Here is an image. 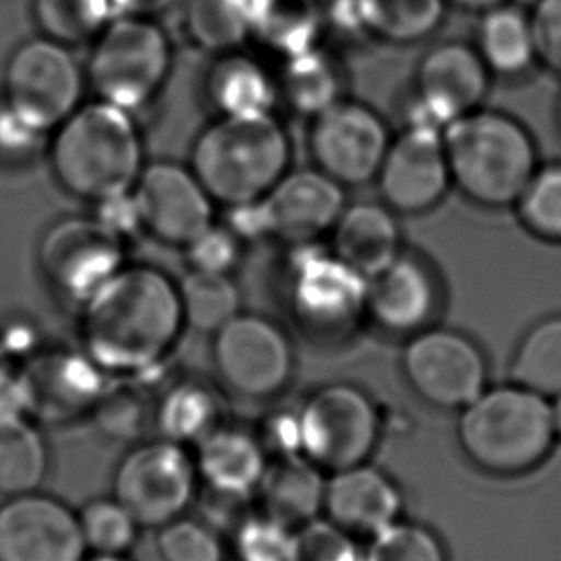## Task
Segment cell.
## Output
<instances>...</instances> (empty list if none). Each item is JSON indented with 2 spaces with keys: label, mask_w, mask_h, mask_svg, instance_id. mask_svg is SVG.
<instances>
[{
  "label": "cell",
  "mask_w": 561,
  "mask_h": 561,
  "mask_svg": "<svg viewBox=\"0 0 561 561\" xmlns=\"http://www.w3.org/2000/svg\"><path fill=\"white\" fill-rule=\"evenodd\" d=\"M50 165L70 195L89 203L129 195L142 172V150L127 110L102 101L76 110L56 127Z\"/></svg>",
  "instance_id": "2"
},
{
  "label": "cell",
  "mask_w": 561,
  "mask_h": 561,
  "mask_svg": "<svg viewBox=\"0 0 561 561\" xmlns=\"http://www.w3.org/2000/svg\"><path fill=\"white\" fill-rule=\"evenodd\" d=\"M196 463L178 443L139 446L116 471V500L139 525L164 527L180 517L195 494Z\"/></svg>",
  "instance_id": "10"
},
{
  "label": "cell",
  "mask_w": 561,
  "mask_h": 561,
  "mask_svg": "<svg viewBox=\"0 0 561 561\" xmlns=\"http://www.w3.org/2000/svg\"><path fill=\"white\" fill-rule=\"evenodd\" d=\"M47 473V448L24 417L0 420V492L22 496L39 489Z\"/></svg>",
  "instance_id": "29"
},
{
  "label": "cell",
  "mask_w": 561,
  "mask_h": 561,
  "mask_svg": "<svg viewBox=\"0 0 561 561\" xmlns=\"http://www.w3.org/2000/svg\"><path fill=\"white\" fill-rule=\"evenodd\" d=\"M397 211L385 203L346 204L333 227V254L367 280L402 254Z\"/></svg>",
  "instance_id": "22"
},
{
  "label": "cell",
  "mask_w": 561,
  "mask_h": 561,
  "mask_svg": "<svg viewBox=\"0 0 561 561\" xmlns=\"http://www.w3.org/2000/svg\"><path fill=\"white\" fill-rule=\"evenodd\" d=\"M515 208L530 234L542 241L561 242V162L538 165Z\"/></svg>",
  "instance_id": "36"
},
{
  "label": "cell",
  "mask_w": 561,
  "mask_h": 561,
  "mask_svg": "<svg viewBox=\"0 0 561 561\" xmlns=\"http://www.w3.org/2000/svg\"><path fill=\"white\" fill-rule=\"evenodd\" d=\"M170 43L149 18L119 16L96 37L89 60V83L102 102L135 110L164 85Z\"/></svg>",
  "instance_id": "6"
},
{
  "label": "cell",
  "mask_w": 561,
  "mask_h": 561,
  "mask_svg": "<svg viewBox=\"0 0 561 561\" xmlns=\"http://www.w3.org/2000/svg\"><path fill=\"white\" fill-rule=\"evenodd\" d=\"M346 208V193L339 181L320 168L287 172L267 195L254 204L239 206L252 219L254 233H267L280 241L308 244L328 231Z\"/></svg>",
  "instance_id": "11"
},
{
  "label": "cell",
  "mask_w": 561,
  "mask_h": 561,
  "mask_svg": "<svg viewBox=\"0 0 561 561\" xmlns=\"http://www.w3.org/2000/svg\"><path fill=\"white\" fill-rule=\"evenodd\" d=\"M453 185L486 208L515 206L538 168L527 127L496 110L477 108L443 129Z\"/></svg>",
  "instance_id": "4"
},
{
  "label": "cell",
  "mask_w": 561,
  "mask_h": 561,
  "mask_svg": "<svg viewBox=\"0 0 561 561\" xmlns=\"http://www.w3.org/2000/svg\"><path fill=\"white\" fill-rule=\"evenodd\" d=\"M214 359L221 379L250 398L272 397L289 381L293 352L275 323L234 316L216 333Z\"/></svg>",
  "instance_id": "17"
},
{
  "label": "cell",
  "mask_w": 561,
  "mask_h": 561,
  "mask_svg": "<svg viewBox=\"0 0 561 561\" xmlns=\"http://www.w3.org/2000/svg\"><path fill=\"white\" fill-rule=\"evenodd\" d=\"M369 280L333 252H310L298 260L293 306L302 323L320 333H344L367 313Z\"/></svg>",
  "instance_id": "19"
},
{
  "label": "cell",
  "mask_w": 561,
  "mask_h": 561,
  "mask_svg": "<svg viewBox=\"0 0 561 561\" xmlns=\"http://www.w3.org/2000/svg\"><path fill=\"white\" fill-rule=\"evenodd\" d=\"M289 561H364V556L352 542L351 533L335 523L312 519L293 535Z\"/></svg>",
  "instance_id": "40"
},
{
  "label": "cell",
  "mask_w": 561,
  "mask_h": 561,
  "mask_svg": "<svg viewBox=\"0 0 561 561\" xmlns=\"http://www.w3.org/2000/svg\"><path fill=\"white\" fill-rule=\"evenodd\" d=\"M323 507L329 522L346 533L369 535L397 522L400 512V492L387 476L369 466L336 471L325 484Z\"/></svg>",
  "instance_id": "21"
},
{
  "label": "cell",
  "mask_w": 561,
  "mask_h": 561,
  "mask_svg": "<svg viewBox=\"0 0 561 561\" xmlns=\"http://www.w3.org/2000/svg\"><path fill=\"white\" fill-rule=\"evenodd\" d=\"M119 233L102 219H60L39 247V264L56 289L87 302L122 270Z\"/></svg>",
  "instance_id": "12"
},
{
  "label": "cell",
  "mask_w": 561,
  "mask_h": 561,
  "mask_svg": "<svg viewBox=\"0 0 561 561\" xmlns=\"http://www.w3.org/2000/svg\"><path fill=\"white\" fill-rule=\"evenodd\" d=\"M178 290L183 321L196 331L218 333L239 316L241 297L226 273L193 270L181 280Z\"/></svg>",
  "instance_id": "30"
},
{
  "label": "cell",
  "mask_w": 561,
  "mask_h": 561,
  "mask_svg": "<svg viewBox=\"0 0 561 561\" xmlns=\"http://www.w3.org/2000/svg\"><path fill=\"white\" fill-rule=\"evenodd\" d=\"M446 0H356L366 37L413 45L427 39L445 22Z\"/></svg>",
  "instance_id": "27"
},
{
  "label": "cell",
  "mask_w": 561,
  "mask_h": 561,
  "mask_svg": "<svg viewBox=\"0 0 561 561\" xmlns=\"http://www.w3.org/2000/svg\"><path fill=\"white\" fill-rule=\"evenodd\" d=\"M491 70L476 47L446 41L430 48L415 71V117L412 124L445 129L454 119L483 106Z\"/></svg>",
  "instance_id": "16"
},
{
  "label": "cell",
  "mask_w": 561,
  "mask_h": 561,
  "mask_svg": "<svg viewBox=\"0 0 561 561\" xmlns=\"http://www.w3.org/2000/svg\"><path fill=\"white\" fill-rule=\"evenodd\" d=\"M290 164V140L272 112L229 114L208 125L193 147V172L211 201H262Z\"/></svg>",
  "instance_id": "3"
},
{
  "label": "cell",
  "mask_w": 561,
  "mask_h": 561,
  "mask_svg": "<svg viewBox=\"0 0 561 561\" xmlns=\"http://www.w3.org/2000/svg\"><path fill=\"white\" fill-rule=\"evenodd\" d=\"M293 533L272 515L249 517L239 525L234 552L239 561H289Z\"/></svg>",
  "instance_id": "41"
},
{
  "label": "cell",
  "mask_w": 561,
  "mask_h": 561,
  "mask_svg": "<svg viewBox=\"0 0 561 561\" xmlns=\"http://www.w3.org/2000/svg\"><path fill=\"white\" fill-rule=\"evenodd\" d=\"M404 371L425 402L445 410H463L486 385L481 351L468 336L448 329H431L415 336L404 352Z\"/></svg>",
  "instance_id": "14"
},
{
  "label": "cell",
  "mask_w": 561,
  "mask_h": 561,
  "mask_svg": "<svg viewBox=\"0 0 561 561\" xmlns=\"http://www.w3.org/2000/svg\"><path fill=\"white\" fill-rule=\"evenodd\" d=\"M382 203L397 214H423L435 208L453 185L443 129L410 124L390 139L377 173Z\"/></svg>",
  "instance_id": "13"
},
{
  "label": "cell",
  "mask_w": 561,
  "mask_h": 561,
  "mask_svg": "<svg viewBox=\"0 0 561 561\" xmlns=\"http://www.w3.org/2000/svg\"><path fill=\"white\" fill-rule=\"evenodd\" d=\"M344 73L335 56L318 47L287 56L280 91L290 106L308 116L320 114L336 101L344 99Z\"/></svg>",
  "instance_id": "28"
},
{
  "label": "cell",
  "mask_w": 561,
  "mask_h": 561,
  "mask_svg": "<svg viewBox=\"0 0 561 561\" xmlns=\"http://www.w3.org/2000/svg\"><path fill=\"white\" fill-rule=\"evenodd\" d=\"M390 133L364 102L341 99L313 116L310 150L316 168L343 187H362L379 173Z\"/></svg>",
  "instance_id": "8"
},
{
  "label": "cell",
  "mask_w": 561,
  "mask_h": 561,
  "mask_svg": "<svg viewBox=\"0 0 561 561\" xmlns=\"http://www.w3.org/2000/svg\"><path fill=\"white\" fill-rule=\"evenodd\" d=\"M85 538L62 502L27 492L0 507V561H83Z\"/></svg>",
  "instance_id": "18"
},
{
  "label": "cell",
  "mask_w": 561,
  "mask_h": 561,
  "mask_svg": "<svg viewBox=\"0 0 561 561\" xmlns=\"http://www.w3.org/2000/svg\"><path fill=\"white\" fill-rule=\"evenodd\" d=\"M195 463L211 492L241 500L257 491L267 468L260 440L234 430L211 431L198 443Z\"/></svg>",
  "instance_id": "23"
},
{
  "label": "cell",
  "mask_w": 561,
  "mask_h": 561,
  "mask_svg": "<svg viewBox=\"0 0 561 561\" xmlns=\"http://www.w3.org/2000/svg\"><path fill=\"white\" fill-rule=\"evenodd\" d=\"M260 445L265 454H273L275 460L300 456L302 454L300 415L289 412L273 413L272 417L265 421Z\"/></svg>",
  "instance_id": "45"
},
{
  "label": "cell",
  "mask_w": 561,
  "mask_h": 561,
  "mask_svg": "<svg viewBox=\"0 0 561 561\" xmlns=\"http://www.w3.org/2000/svg\"><path fill=\"white\" fill-rule=\"evenodd\" d=\"M45 382V392L50 402H58L62 408H83L89 402L101 400L102 377L99 366L79 356H62L48 359L43 369V379H32Z\"/></svg>",
  "instance_id": "38"
},
{
  "label": "cell",
  "mask_w": 561,
  "mask_h": 561,
  "mask_svg": "<svg viewBox=\"0 0 561 561\" xmlns=\"http://www.w3.org/2000/svg\"><path fill=\"white\" fill-rule=\"evenodd\" d=\"M140 226L170 247L188 249L211 229V196L195 172L178 164H152L133 187Z\"/></svg>",
  "instance_id": "15"
},
{
  "label": "cell",
  "mask_w": 561,
  "mask_h": 561,
  "mask_svg": "<svg viewBox=\"0 0 561 561\" xmlns=\"http://www.w3.org/2000/svg\"><path fill=\"white\" fill-rule=\"evenodd\" d=\"M187 250L195 270H204V272L227 273L237 260V244L233 237L214 227L208 229L201 239H196Z\"/></svg>",
  "instance_id": "46"
},
{
  "label": "cell",
  "mask_w": 561,
  "mask_h": 561,
  "mask_svg": "<svg viewBox=\"0 0 561 561\" xmlns=\"http://www.w3.org/2000/svg\"><path fill=\"white\" fill-rule=\"evenodd\" d=\"M302 454L321 468H354L374 450L379 420L371 400L351 385L316 392L300 413Z\"/></svg>",
  "instance_id": "9"
},
{
  "label": "cell",
  "mask_w": 561,
  "mask_h": 561,
  "mask_svg": "<svg viewBox=\"0 0 561 561\" xmlns=\"http://www.w3.org/2000/svg\"><path fill=\"white\" fill-rule=\"evenodd\" d=\"M250 32L287 56L318 47L323 14L318 0H247Z\"/></svg>",
  "instance_id": "26"
},
{
  "label": "cell",
  "mask_w": 561,
  "mask_h": 561,
  "mask_svg": "<svg viewBox=\"0 0 561 561\" xmlns=\"http://www.w3.org/2000/svg\"><path fill=\"white\" fill-rule=\"evenodd\" d=\"M221 404L214 390L185 382L168 392L158 410V427L172 443H201L218 430Z\"/></svg>",
  "instance_id": "32"
},
{
  "label": "cell",
  "mask_w": 561,
  "mask_h": 561,
  "mask_svg": "<svg viewBox=\"0 0 561 561\" xmlns=\"http://www.w3.org/2000/svg\"><path fill=\"white\" fill-rule=\"evenodd\" d=\"M458 437L469 460L491 473L535 468L552 446L550 402L522 385L483 390L463 408Z\"/></svg>",
  "instance_id": "5"
},
{
  "label": "cell",
  "mask_w": 561,
  "mask_h": 561,
  "mask_svg": "<svg viewBox=\"0 0 561 561\" xmlns=\"http://www.w3.org/2000/svg\"><path fill=\"white\" fill-rule=\"evenodd\" d=\"M325 484L313 461L306 456H290L265 468L257 492L264 514L293 527L318 517L325 500Z\"/></svg>",
  "instance_id": "24"
},
{
  "label": "cell",
  "mask_w": 561,
  "mask_h": 561,
  "mask_svg": "<svg viewBox=\"0 0 561 561\" xmlns=\"http://www.w3.org/2000/svg\"><path fill=\"white\" fill-rule=\"evenodd\" d=\"M85 545L94 553L127 552L137 537V525L127 507L117 500H94L79 514Z\"/></svg>",
  "instance_id": "37"
},
{
  "label": "cell",
  "mask_w": 561,
  "mask_h": 561,
  "mask_svg": "<svg viewBox=\"0 0 561 561\" xmlns=\"http://www.w3.org/2000/svg\"><path fill=\"white\" fill-rule=\"evenodd\" d=\"M175 0H110L119 16L149 18L170 9Z\"/></svg>",
  "instance_id": "48"
},
{
  "label": "cell",
  "mask_w": 561,
  "mask_h": 561,
  "mask_svg": "<svg viewBox=\"0 0 561 561\" xmlns=\"http://www.w3.org/2000/svg\"><path fill=\"white\" fill-rule=\"evenodd\" d=\"M33 405L35 390L32 377L0 367V420L24 417V413L32 410Z\"/></svg>",
  "instance_id": "47"
},
{
  "label": "cell",
  "mask_w": 561,
  "mask_h": 561,
  "mask_svg": "<svg viewBox=\"0 0 561 561\" xmlns=\"http://www.w3.org/2000/svg\"><path fill=\"white\" fill-rule=\"evenodd\" d=\"M550 410H552L553 433L561 437V394L553 397V404H550Z\"/></svg>",
  "instance_id": "50"
},
{
  "label": "cell",
  "mask_w": 561,
  "mask_h": 561,
  "mask_svg": "<svg viewBox=\"0 0 561 561\" xmlns=\"http://www.w3.org/2000/svg\"><path fill=\"white\" fill-rule=\"evenodd\" d=\"M476 48L491 73L504 78L527 73L537 62L529 12L510 2L483 12Z\"/></svg>",
  "instance_id": "25"
},
{
  "label": "cell",
  "mask_w": 561,
  "mask_h": 561,
  "mask_svg": "<svg viewBox=\"0 0 561 561\" xmlns=\"http://www.w3.org/2000/svg\"><path fill=\"white\" fill-rule=\"evenodd\" d=\"M158 550L164 561H224L218 537L193 519L165 523L158 537Z\"/></svg>",
  "instance_id": "42"
},
{
  "label": "cell",
  "mask_w": 561,
  "mask_h": 561,
  "mask_svg": "<svg viewBox=\"0 0 561 561\" xmlns=\"http://www.w3.org/2000/svg\"><path fill=\"white\" fill-rule=\"evenodd\" d=\"M364 561H445V550L431 530L394 522L375 533Z\"/></svg>",
  "instance_id": "39"
},
{
  "label": "cell",
  "mask_w": 561,
  "mask_h": 561,
  "mask_svg": "<svg viewBox=\"0 0 561 561\" xmlns=\"http://www.w3.org/2000/svg\"><path fill=\"white\" fill-rule=\"evenodd\" d=\"M83 561H127L119 553H94L93 558Z\"/></svg>",
  "instance_id": "51"
},
{
  "label": "cell",
  "mask_w": 561,
  "mask_h": 561,
  "mask_svg": "<svg viewBox=\"0 0 561 561\" xmlns=\"http://www.w3.org/2000/svg\"><path fill=\"white\" fill-rule=\"evenodd\" d=\"M556 117H558V127H560L561 131V96L560 101H558V110H556Z\"/></svg>",
  "instance_id": "52"
},
{
  "label": "cell",
  "mask_w": 561,
  "mask_h": 561,
  "mask_svg": "<svg viewBox=\"0 0 561 561\" xmlns=\"http://www.w3.org/2000/svg\"><path fill=\"white\" fill-rule=\"evenodd\" d=\"M438 280L425 257L404 252L367 285V313L390 333H415L438 308Z\"/></svg>",
  "instance_id": "20"
},
{
  "label": "cell",
  "mask_w": 561,
  "mask_h": 561,
  "mask_svg": "<svg viewBox=\"0 0 561 561\" xmlns=\"http://www.w3.org/2000/svg\"><path fill=\"white\" fill-rule=\"evenodd\" d=\"M7 106L33 131L56 129L78 110L83 76L68 47L50 39L24 43L4 73Z\"/></svg>",
  "instance_id": "7"
},
{
  "label": "cell",
  "mask_w": 561,
  "mask_h": 561,
  "mask_svg": "<svg viewBox=\"0 0 561 561\" xmlns=\"http://www.w3.org/2000/svg\"><path fill=\"white\" fill-rule=\"evenodd\" d=\"M183 323L172 280L152 267H129L87 300L83 336L102 369L145 371L172 348Z\"/></svg>",
  "instance_id": "1"
},
{
  "label": "cell",
  "mask_w": 561,
  "mask_h": 561,
  "mask_svg": "<svg viewBox=\"0 0 561 561\" xmlns=\"http://www.w3.org/2000/svg\"><path fill=\"white\" fill-rule=\"evenodd\" d=\"M512 379L540 397L561 394V316L540 321L525 335L512 364Z\"/></svg>",
  "instance_id": "31"
},
{
  "label": "cell",
  "mask_w": 561,
  "mask_h": 561,
  "mask_svg": "<svg viewBox=\"0 0 561 561\" xmlns=\"http://www.w3.org/2000/svg\"><path fill=\"white\" fill-rule=\"evenodd\" d=\"M185 24L198 47L229 53L250 33L247 0H191Z\"/></svg>",
  "instance_id": "35"
},
{
  "label": "cell",
  "mask_w": 561,
  "mask_h": 561,
  "mask_svg": "<svg viewBox=\"0 0 561 561\" xmlns=\"http://www.w3.org/2000/svg\"><path fill=\"white\" fill-rule=\"evenodd\" d=\"M210 94L224 116L270 112L275 87L256 62L249 58H227L210 76Z\"/></svg>",
  "instance_id": "33"
},
{
  "label": "cell",
  "mask_w": 561,
  "mask_h": 561,
  "mask_svg": "<svg viewBox=\"0 0 561 561\" xmlns=\"http://www.w3.org/2000/svg\"><path fill=\"white\" fill-rule=\"evenodd\" d=\"M142 404L139 398L127 392H114L99 400L96 421L101 430L114 437H135L142 423Z\"/></svg>",
  "instance_id": "44"
},
{
  "label": "cell",
  "mask_w": 561,
  "mask_h": 561,
  "mask_svg": "<svg viewBox=\"0 0 561 561\" xmlns=\"http://www.w3.org/2000/svg\"><path fill=\"white\" fill-rule=\"evenodd\" d=\"M110 0H33V18L45 39L81 45L108 25Z\"/></svg>",
  "instance_id": "34"
},
{
  "label": "cell",
  "mask_w": 561,
  "mask_h": 561,
  "mask_svg": "<svg viewBox=\"0 0 561 561\" xmlns=\"http://www.w3.org/2000/svg\"><path fill=\"white\" fill-rule=\"evenodd\" d=\"M529 16L537 62L561 76V0H537Z\"/></svg>",
  "instance_id": "43"
},
{
  "label": "cell",
  "mask_w": 561,
  "mask_h": 561,
  "mask_svg": "<svg viewBox=\"0 0 561 561\" xmlns=\"http://www.w3.org/2000/svg\"><path fill=\"white\" fill-rule=\"evenodd\" d=\"M454 7H460V9L469 10V12H479L483 14L486 10L496 9L500 4H506L510 0H446Z\"/></svg>",
  "instance_id": "49"
}]
</instances>
